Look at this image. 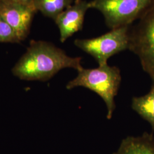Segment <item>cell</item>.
Returning a JSON list of instances; mask_svg holds the SVG:
<instances>
[{
	"label": "cell",
	"mask_w": 154,
	"mask_h": 154,
	"mask_svg": "<svg viewBox=\"0 0 154 154\" xmlns=\"http://www.w3.org/2000/svg\"><path fill=\"white\" fill-rule=\"evenodd\" d=\"M81 61V57H70L50 42L33 41L12 72L21 79L46 81L63 69L79 70L83 67Z\"/></svg>",
	"instance_id": "1"
},
{
	"label": "cell",
	"mask_w": 154,
	"mask_h": 154,
	"mask_svg": "<svg viewBox=\"0 0 154 154\" xmlns=\"http://www.w3.org/2000/svg\"><path fill=\"white\" fill-rule=\"evenodd\" d=\"M120 69L116 66L106 64L94 69L82 67L78 71L74 79L67 83L66 88L71 90L83 87L97 94L105 102L107 107V119H111L116 110L115 97L121 83Z\"/></svg>",
	"instance_id": "2"
},
{
	"label": "cell",
	"mask_w": 154,
	"mask_h": 154,
	"mask_svg": "<svg viewBox=\"0 0 154 154\" xmlns=\"http://www.w3.org/2000/svg\"><path fill=\"white\" fill-rule=\"evenodd\" d=\"M154 3V0H92L90 9L100 11L111 29L131 26L139 20Z\"/></svg>",
	"instance_id": "3"
},
{
	"label": "cell",
	"mask_w": 154,
	"mask_h": 154,
	"mask_svg": "<svg viewBox=\"0 0 154 154\" xmlns=\"http://www.w3.org/2000/svg\"><path fill=\"white\" fill-rule=\"evenodd\" d=\"M128 50L138 57L154 83V3L137 23L130 26Z\"/></svg>",
	"instance_id": "4"
},
{
	"label": "cell",
	"mask_w": 154,
	"mask_h": 154,
	"mask_svg": "<svg viewBox=\"0 0 154 154\" xmlns=\"http://www.w3.org/2000/svg\"><path fill=\"white\" fill-rule=\"evenodd\" d=\"M131 26L111 29L96 38L76 39L74 43L77 48L92 56L99 66L105 65L108 64L110 57L128 49Z\"/></svg>",
	"instance_id": "5"
},
{
	"label": "cell",
	"mask_w": 154,
	"mask_h": 154,
	"mask_svg": "<svg viewBox=\"0 0 154 154\" xmlns=\"http://www.w3.org/2000/svg\"><path fill=\"white\" fill-rule=\"evenodd\" d=\"M37 11L34 6L0 1V17L15 31L21 41L27 37Z\"/></svg>",
	"instance_id": "6"
},
{
	"label": "cell",
	"mask_w": 154,
	"mask_h": 154,
	"mask_svg": "<svg viewBox=\"0 0 154 154\" xmlns=\"http://www.w3.org/2000/svg\"><path fill=\"white\" fill-rule=\"evenodd\" d=\"M89 9V2L86 0H75L55 18L62 43L82 29L85 16Z\"/></svg>",
	"instance_id": "7"
},
{
	"label": "cell",
	"mask_w": 154,
	"mask_h": 154,
	"mask_svg": "<svg viewBox=\"0 0 154 154\" xmlns=\"http://www.w3.org/2000/svg\"><path fill=\"white\" fill-rule=\"evenodd\" d=\"M112 154H154V134L144 132L139 136L123 139Z\"/></svg>",
	"instance_id": "8"
},
{
	"label": "cell",
	"mask_w": 154,
	"mask_h": 154,
	"mask_svg": "<svg viewBox=\"0 0 154 154\" xmlns=\"http://www.w3.org/2000/svg\"><path fill=\"white\" fill-rule=\"evenodd\" d=\"M131 107L147 122L154 131V83H152L149 93L143 96L134 97L132 99Z\"/></svg>",
	"instance_id": "9"
},
{
	"label": "cell",
	"mask_w": 154,
	"mask_h": 154,
	"mask_svg": "<svg viewBox=\"0 0 154 154\" xmlns=\"http://www.w3.org/2000/svg\"><path fill=\"white\" fill-rule=\"evenodd\" d=\"M73 1L74 0H33V3L37 11L55 20L59 14L72 5Z\"/></svg>",
	"instance_id": "10"
},
{
	"label": "cell",
	"mask_w": 154,
	"mask_h": 154,
	"mask_svg": "<svg viewBox=\"0 0 154 154\" xmlns=\"http://www.w3.org/2000/svg\"><path fill=\"white\" fill-rule=\"evenodd\" d=\"M15 31L0 17V42H19Z\"/></svg>",
	"instance_id": "11"
},
{
	"label": "cell",
	"mask_w": 154,
	"mask_h": 154,
	"mask_svg": "<svg viewBox=\"0 0 154 154\" xmlns=\"http://www.w3.org/2000/svg\"><path fill=\"white\" fill-rule=\"evenodd\" d=\"M1 1L22 4L25 5L34 6L33 0H0Z\"/></svg>",
	"instance_id": "12"
}]
</instances>
